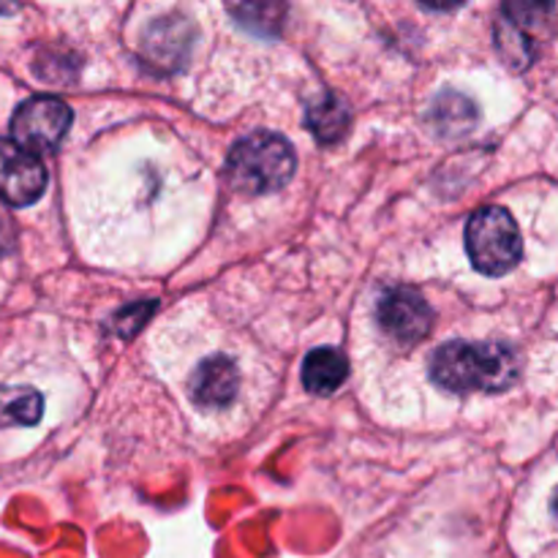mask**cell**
I'll list each match as a JSON object with an SVG mask.
<instances>
[{
    "label": "cell",
    "instance_id": "6da1fadb",
    "mask_svg": "<svg viewBox=\"0 0 558 558\" xmlns=\"http://www.w3.org/2000/svg\"><path fill=\"white\" fill-rule=\"evenodd\" d=\"M521 374V357L507 343L450 341L430 357V379L450 392H501Z\"/></svg>",
    "mask_w": 558,
    "mask_h": 558
},
{
    "label": "cell",
    "instance_id": "7a4b0ae2",
    "mask_svg": "<svg viewBox=\"0 0 558 558\" xmlns=\"http://www.w3.org/2000/svg\"><path fill=\"white\" fill-rule=\"evenodd\" d=\"M232 185L243 194H272L281 191L298 169V153L292 142L272 131H254L234 142L227 158Z\"/></svg>",
    "mask_w": 558,
    "mask_h": 558
},
{
    "label": "cell",
    "instance_id": "3957f363",
    "mask_svg": "<svg viewBox=\"0 0 558 558\" xmlns=\"http://www.w3.org/2000/svg\"><path fill=\"white\" fill-rule=\"evenodd\" d=\"M466 254L483 276L499 278L515 270L523 240L512 213L499 205L480 207L466 223Z\"/></svg>",
    "mask_w": 558,
    "mask_h": 558
},
{
    "label": "cell",
    "instance_id": "277c9868",
    "mask_svg": "<svg viewBox=\"0 0 558 558\" xmlns=\"http://www.w3.org/2000/svg\"><path fill=\"white\" fill-rule=\"evenodd\" d=\"M74 123V112L65 101L54 96H33L16 107L11 118V136L27 153L58 150L63 136Z\"/></svg>",
    "mask_w": 558,
    "mask_h": 558
},
{
    "label": "cell",
    "instance_id": "5b68a950",
    "mask_svg": "<svg viewBox=\"0 0 558 558\" xmlns=\"http://www.w3.org/2000/svg\"><path fill=\"white\" fill-rule=\"evenodd\" d=\"M376 319H379L381 330L396 338L398 343H420L430 332L434 311L417 289L392 287L379 298Z\"/></svg>",
    "mask_w": 558,
    "mask_h": 558
},
{
    "label": "cell",
    "instance_id": "8992f818",
    "mask_svg": "<svg viewBox=\"0 0 558 558\" xmlns=\"http://www.w3.org/2000/svg\"><path fill=\"white\" fill-rule=\"evenodd\" d=\"M47 191V169L41 158L14 140L0 136V199L11 207H27Z\"/></svg>",
    "mask_w": 558,
    "mask_h": 558
},
{
    "label": "cell",
    "instance_id": "52a82bcc",
    "mask_svg": "<svg viewBox=\"0 0 558 558\" xmlns=\"http://www.w3.org/2000/svg\"><path fill=\"white\" fill-rule=\"evenodd\" d=\"M543 14H550L548 5H505V20L496 27V47H499L501 58H505L512 69H526L534 60L537 44H534V38H529V31H532V27H539Z\"/></svg>",
    "mask_w": 558,
    "mask_h": 558
},
{
    "label": "cell",
    "instance_id": "ba28073f",
    "mask_svg": "<svg viewBox=\"0 0 558 558\" xmlns=\"http://www.w3.org/2000/svg\"><path fill=\"white\" fill-rule=\"evenodd\" d=\"M191 396L205 409H223L238 396V368L229 357H207L196 365L191 379Z\"/></svg>",
    "mask_w": 558,
    "mask_h": 558
},
{
    "label": "cell",
    "instance_id": "9c48e42d",
    "mask_svg": "<svg viewBox=\"0 0 558 558\" xmlns=\"http://www.w3.org/2000/svg\"><path fill=\"white\" fill-rule=\"evenodd\" d=\"M347 354L332 347L311 349L303 360V387L314 396H332L347 381Z\"/></svg>",
    "mask_w": 558,
    "mask_h": 558
},
{
    "label": "cell",
    "instance_id": "30bf717a",
    "mask_svg": "<svg viewBox=\"0 0 558 558\" xmlns=\"http://www.w3.org/2000/svg\"><path fill=\"white\" fill-rule=\"evenodd\" d=\"M349 107L338 96H322L319 101L311 104L308 112H305V125L311 129V134L316 136L325 145L341 140L349 129Z\"/></svg>",
    "mask_w": 558,
    "mask_h": 558
},
{
    "label": "cell",
    "instance_id": "8fae6325",
    "mask_svg": "<svg viewBox=\"0 0 558 558\" xmlns=\"http://www.w3.org/2000/svg\"><path fill=\"white\" fill-rule=\"evenodd\" d=\"M44 414V398L33 387H0V428L36 425Z\"/></svg>",
    "mask_w": 558,
    "mask_h": 558
},
{
    "label": "cell",
    "instance_id": "7c38bea8",
    "mask_svg": "<svg viewBox=\"0 0 558 558\" xmlns=\"http://www.w3.org/2000/svg\"><path fill=\"white\" fill-rule=\"evenodd\" d=\"M554 515L558 518V490H556V496H554Z\"/></svg>",
    "mask_w": 558,
    "mask_h": 558
}]
</instances>
